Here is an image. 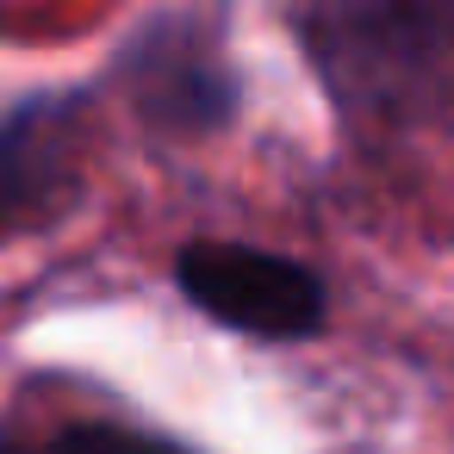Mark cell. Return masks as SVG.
Returning <instances> with one entry per match:
<instances>
[{"label": "cell", "instance_id": "6da1fadb", "mask_svg": "<svg viewBox=\"0 0 454 454\" xmlns=\"http://www.w3.org/2000/svg\"><path fill=\"white\" fill-rule=\"evenodd\" d=\"M293 32L348 125L417 131L454 113V7L330 0V7H299Z\"/></svg>", "mask_w": 454, "mask_h": 454}, {"label": "cell", "instance_id": "7a4b0ae2", "mask_svg": "<svg viewBox=\"0 0 454 454\" xmlns=\"http://www.w3.org/2000/svg\"><path fill=\"white\" fill-rule=\"evenodd\" d=\"M106 82L156 144H212L243 119V75L224 13L162 7L144 13L106 57Z\"/></svg>", "mask_w": 454, "mask_h": 454}, {"label": "cell", "instance_id": "3957f363", "mask_svg": "<svg viewBox=\"0 0 454 454\" xmlns=\"http://www.w3.org/2000/svg\"><path fill=\"white\" fill-rule=\"evenodd\" d=\"M175 293L218 330L286 348L311 342L330 324V286L311 262L268 249V243H237V237H187L168 255Z\"/></svg>", "mask_w": 454, "mask_h": 454}, {"label": "cell", "instance_id": "277c9868", "mask_svg": "<svg viewBox=\"0 0 454 454\" xmlns=\"http://www.w3.org/2000/svg\"><path fill=\"white\" fill-rule=\"evenodd\" d=\"M94 137V88L57 82L26 88L0 106V249L13 237L51 231L82 206Z\"/></svg>", "mask_w": 454, "mask_h": 454}, {"label": "cell", "instance_id": "5b68a950", "mask_svg": "<svg viewBox=\"0 0 454 454\" xmlns=\"http://www.w3.org/2000/svg\"><path fill=\"white\" fill-rule=\"evenodd\" d=\"M44 454H200V448H187L181 435H162V429H150V423L75 417V423H63V429L44 442Z\"/></svg>", "mask_w": 454, "mask_h": 454}, {"label": "cell", "instance_id": "8992f818", "mask_svg": "<svg viewBox=\"0 0 454 454\" xmlns=\"http://www.w3.org/2000/svg\"><path fill=\"white\" fill-rule=\"evenodd\" d=\"M0 454H44V448L26 442V435H13V429H0Z\"/></svg>", "mask_w": 454, "mask_h": 454}]
</instances>
